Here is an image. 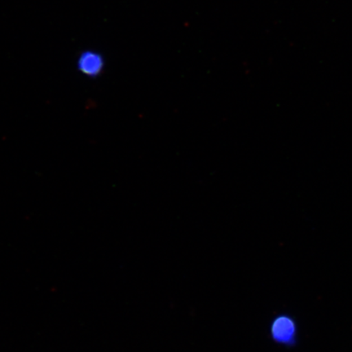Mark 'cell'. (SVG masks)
<instances>
[{"instance_id":"cell-1","label":"cell","mask_w":352,"mask_h":352,"mask_svg":"<svg viewBox=\"0 0 352 352\" xmlns=\"http://www.w3.org/2000/svg\"><path fill=\"white\" fill-rule=\"evenodd\" d=\"M270 332L272 340L280 346H294L298 340L296 321L287 314H280L272 320Z\"/></svg>"},{"instance_id":"cell-2","label":"cell","mask_w":352,"mask_h":352,"mask_svg":"<svg viewBox=\"0 0 352 352\" xmlns=\"http://www.w3.org/2000/svg\"><path fill=\"white\" fill-rule=\"evenodd\" d=\"M79 72L89 77H96L103 72L104 60L102 56L94 51H86L78 59Z\"/></svg>"}]
</instances>
